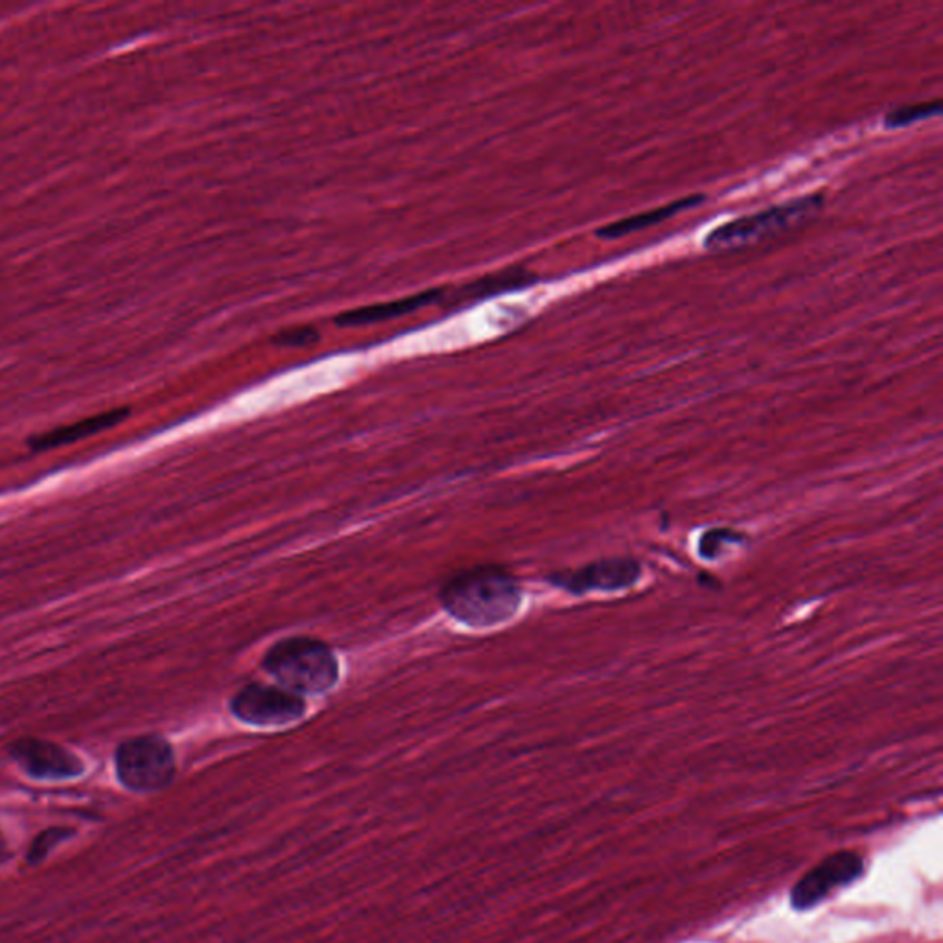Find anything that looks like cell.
Here are the masks:
<instances>
[{"instance_id":"cell-12","label":"cell","mask_w":943,"mask_h":943,"mask_svg":"<svg viewBox=\"0 0 943 943\" xmlns=\"http://www.w3.org/2000/svg\"><path fill=\"white\" fill-rule=\"evenodd\" d=\"M537 283V275L528 272L525 267L512 266L501 272L491 273L487 277L478 278L472 284H466L461 289V295L466 298L491 297V295L512 292V289L528 288Z\"/></svg>"},{"instance_id":"cell-3","label":"cell","mask_w":943,"mask_h":943,"mask_svg":"<svg viewBox=\"0 0 943 943\" xmlns=\"http://www.w3.org/2000/svg\"><path fill=\"white\" fill-rule=\"evenodd\" d=\"M824 202H826L824 194H813L785 205H776L762 213L731 219L728 224L719 225L717 229L711 230L704 240V247L709 251H731L754 246L757 242L773 238L779 233L793 229L796 225L805 224L807 219L815 218L816 214L824 208Z\"/></svg>"},{"instance_id":"cell-6","label":"cell","mask_w":943,"mask_h":943,"mask_svg":"<svg viewBox=\"0 0 943 943\" xmlns=\"http://www.w3.org/2000/svg\"><path fill=\"white\" fill-rule=\"evenodd\" d=\"M306 709L303 698L275 686H249L230 703L236 719L253 726H284L301 719Z\"/></svg>"},{"instance_id":"cell-15","label":"cell","mask_w":943,"mask_h":943,"mask_svg":"<svg viewBox=\"0 0 943 943\" xmlns=\"http://www.w3.org/2000/svg\"><path fill=\"white\" fill-rule=\"evenodd\" d=\"M320 340V332L304 326V328H294V331L281 332L278 336L273 337V343L284 345V347H303Z\"/></svg>"},{"instance_id":"cell-9","label":"cell","mask_w":943,"mask_h":943,"mask_svg":"<svg viewBox=\"0 0 943 943\" xmlns=\"http://www.w3.org/2000/svg\"><path fill=\"white\" fill-rule=\"evenodd\" d=\"M446 295V289H428L422 294L411 295V297L399 298V301H390V303L369 304L362 308L348 310L343 314L337 315L334 323L337 326H367L373 323H382V321L396 320L400 315L411 314L415 310L435 303L439 298Z\"/></svg>"},{"instance_id":"cell-2","label":"cell","mask_w":943,"mask_h":943,"mask_svg":"<svg viewBox=\"0 0 943 943\" xmlns=\"http://www.w3.org/2000/svg\"><path fill=\"white\" fill-rule=\"evenodd\" d=\"M264 667L281 688L292 694L317 695L334 688L340 677L336 656L325 644L310 638L278 641L266 655Z\"/></svg>"},{"instance_id":"cell-5","label":"cell","mask_w":943,"mask_h":943,"mask_svg":"<svg viewBox=\"0 0 943 943\" xmlns=\"http://www.w3.org/2000/svg\"><path fill=\"white\" fill-rule=\"evenodd\" d=\"M864 874V861L855 852H837L809 870L790 892L796 911H809L827 895L857 881Z\"/></svg>"},{"instance_id":"cell-10","label":"cell","mask_w":943,"mask_h":943,"mask_svg":"<svg viewBox=\"0 0 943 943\" xmlns=\"http://www.w3.org/2000/svg\"><path fill=\"white\" fill-rule=\"evenodd\" d=\"M640 576V566L632 560H610V562H599V564L588 566L587 570L579 571L577 576L571 577L570 581H564L566 588H570L571 592H587L593 588H621L629 587Z\"/></svg>"},{"instance_id":"cell-1","label":"cell","mask_w":943,"mask_h":943,"mask_svg":"<svg viewBox=\"0 0 943 943\" xmlns=\"http://www.w3.org/2000/svg\"><path fill=\"white\" fill-rule=\"evenodd\" d=\"M441 601L461 623L487 629L503 623L520 607V588L505 571L478 568L446 582Z\"/></svg>"},{"instance_id":"cell-14","label":"cell","mask_w":943,"mask_h":943,"mask_svg":"<svg viewBox=\"0 0 943 943\" xmlns=\"http://www.w3.org/2000/svg\"><path fill=\"white\" fill-rule=\"evenodd\" d=\"M72 833H75L72 829H61V827H52V829H47V832L41 833V835L33 841L32 847H30V852H28V861L32 864L41 863V861L49 855V852L53 846H58L59 843H63L65 838H69Z\"/></svg>"},{"instance_id":"cell-11","label":"cell","mask_w":943,"mask_h":943,"mask_svg":"<svg viewBox=\"0 0 943 943\" xmlns=\"http://www.w3.org/2000/svg\"><path fill=\"white\" fill-rule=\"evenodd\" d=\"M704 199L706 198H704L703 194H697V196H688V198L669 203L666 207L655 208V210H649V213L619 219V222H613V224L607 225V227H601V229L597 230V236L605 238V240H618V238L632 235V233L647 229V227H655V225L661 224V222H666V219L672 218V216H677L678 213H684L688 208L697 207Z\"/></svg>"},{"instance_id":"cell-8","label":"cell","mask_w":943,"mask_h":943,"mask_svg":"<svg viewBox=\"0 0 943 943\" xmlns=\"http://www.w3.org/2000/svg\"><path fill=\"white\" fill-rule=\"evenodd\" d=\"M128 416V407L104 411V413H98V415L81 419V421L75 422V424H67V426L50 430V432L39 433L36 438L28 439V446L32 448L33 452H49L53 448L78 443V441L92 438L97 433L111 430V428L117 426L120 422L126 421Z\"/></svg>"},{"instance_id":"cell-4","label":"cell","mask_w":943,"mask_h":943,"mask_svg":"<svg viewBox=\"0 0 943 943\" xmlns=\"http://www.w3.org/2000/svg\"><path fill=\"white\" fill-rule=\"evenodd\" d=\"M117 774L120 784L135 793H157L176 776V757L170 743L159 736H143L118 746Z\"/></svg>"},{"instance_id":"cell-13","label":"cell","mask_w":943,"mask_h":943,"mask_svg":"<svg viewBox=\"0 0 943 943\" xmlns=\"http://www.w3.org/2000/svg\"><path fill=\"white\" fill-rule=\"evenodd\" d=\"M940 112H942L940 100L908 104V106L897 107L894 111L888 112L885 117V124L892 129L906 128V126L925 120V118L939 117Z\"/></svg>"},{"instance_id":"cell-7","label":"cell","mask_w":943,"mask_h":943,"mask_svg":"<svg viewBox=\"0 0 943 943\" xmlns=\"http://www.w3.org/2000/svg\"><path fill=\"white\" fill-rule=\"evenodd\" d=\"M11 756L33 778L67 779L84 773L80 757L63 746L41 739H19L11 745Z\"/></svg>"}]
</instances>
